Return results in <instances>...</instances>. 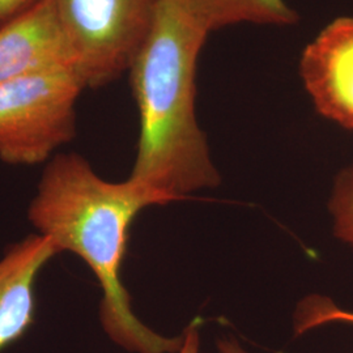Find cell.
I'll return each mask as SVG.
<instances>
[{"label":"cell","mask_w":353,"mask_h":353,"mask_svg":"<svg viewBox=\"0 0 353 353\" xmlns=\"http://www.w3.org/2000/svg\"><path fill=\"white\" fill-rule=\"evenodd\" d=\"M210 32L172 0H161L151 33L130 70L140 117L130 179L169 202L220 182L196 122V64Z\"/></svg>","instance_id":"obj_2"},{"label":"cell","mask_w":353,"mask_h":353,"mask_svg":"<svg viewBox=\"0 0 353 353\" xmlns=\"http://www.w3.org/2000/svg\"><path fill=\"white\" fill-rule=\"evenodd\" d=\"M335 322L353 326L352 310L341 309L327 297L310 296L305 299L297 307L294 328L296 334L301 335L312 328L321 327Z\"/></svg>","instance_id":"obj_10"},{"label":"cell","mask_w":353,"mask_h":353,"mask_svg":"<svg viewBox=\"0 0 353 353\" xmlns=\"http://www.w3.org/2000/svg\"><path fill=\"white\" fill-rule=\"evenodd\" d=\"M300 76L316 112L353 131V16L334 19L307 43Z\"/></svg>","instance_id":"obj_5"},{"label":"cell","mask_w":353,"mask_h":353,"mask_svg":"<svg viewBox=\"0 0 353 353\" xmlns=\"http://www.w3.org/2000/svg\"><path fill=\"white\" fill-rule=\"evenodd\" d=\"M57 254L51 241L38 233L4 252L0 259V352L33 326L38 275Z\"/></svg>","instance_id":"obj_7"},{"label":"cell","mask_w":353,"mask_h":353,"mask_svg":"<svg viewBox=\"0 0 353 353\" xmlns=\"http://www.w3.org/2000/svg\"><path fill=\"white\" fill-rule=\"evenodd\" d=\"M219 353H248L234 339H220L217 341Z\"/></svg>","instance_id":"obj_13"},{"label":"cell","mask_w":353,"mask_h":353,"mask_svg":"<svg viewBox=\"0 0 353 353\" xmlns=\"http://www.w3.org/2000/svg\"><path fill=\"white\" fill-rule=\"evenodd\" d=\"M43 0H0V26L29 12Z\"/></svg>","instance_id":"obj_11"},{"label":"cell","mask_w":353,"mask_h":353,"mask_svg":"<svg viewBox=\"0 0 353 353\" xmlns=\"http://www.w3.org/2000/svg\"><path fill=\"white\" fill-rule=\"evenodd\" d=\"M164 195L132 179L114 183L79 153H57L41 174L28 219L59 252L83 259L101 287L100 321L112 341L132 353H178L183 335L165 338L131 309L121 280L130 227L147 207L168 204Z\"/></svg>","instance_id":"obj_1"},{"label":"cell","mask_w":353,"mask_h":353,"mask_svg":"<svg viewBox=\"0 0 353 353\" xmlns=\"http://www.w3.org/2000/svg\"><path fill=\"white\" fill-rule=\"evenodd\" d=\"M58 70L75 59L51 0L0 26V83Z\"/></svg>","instance_id":"obj_6"},{"label":"cell","mask_w":353,"mask_h":353,"mask_svg":"<svg viewBox=\"0 0 353 353\" xmlns=\"http://www.w3.org/2000/svg\"><path fill=\"white\" fill-rule=\"evenodd\" d=\"M84 88L130 72L151 33L161 0H51Z\"/></svg>","instance_id":"obj_4"},{"label":"cell","mask_w":353,"mask_h":353,"mask_svg":"<svg viewBox=\"0 0 353 353\" xmlns=\"http://www.w3.org/2000/svg\"><path fill=\"white\" fill-rule=\"evenodd\" d=\"M183 343L178 353H199L201 350V335H199V321H194L185 330Z\"/></svg>","instance_id":"obj_12"},{"label":"cell","mask_w":353,"mask_h":353,"mask_svg":"<svg viewBox=\"0 0 353 353\" xmlns=\"http://www.w3.org/2000/svg\"><path fill=\"white\" fill-rule=\"evenodd\" d=\"M210 33L242 23L287 26L299 21L285 0H172Z\"/></svg>","instance_id":"obj_8"},{"label":"cell","mask_w":353,"mask_h":353,"mask_svg":"<svg viewBox=\"0 0 353 353\" xmlns=\"http://www.w3.org/2000/svg\"><path fill=\"white\" fill-rule=\"evenodd\" d=\"M334 234L353 250V164L348 165L334 181L328 202Z\"/></svg>","instance_id":"obj_9"},{"label":"cell","mask_w":353,"mask_h":353,"mask_svg":"<svg viewBox=\"0 0 353 353\" xmlns=\"http://www.w3.org/2000/svg\"><path fill=\"white\" fill-rule=\"evenodd\" d=\"M84 85L58 70L0 83V160L43 164L76 135V102Z\"/></svg>","instance_id":"obj_3"}]
</instances>
